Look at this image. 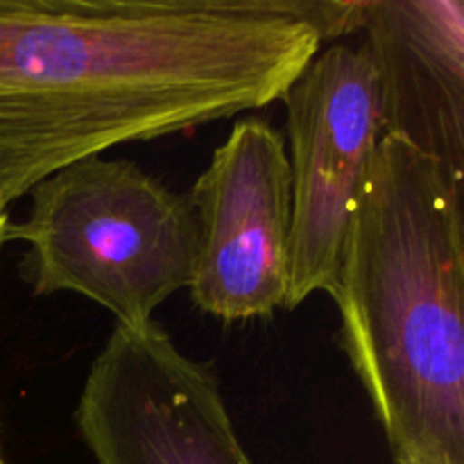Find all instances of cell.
<instances>
[{
	"label": "cell",
	"mask_w": 464,
	"mask_h": 464,
	"mask_svg": "<svg viewBox=\"0 0 464 464\" xmlns=\"http://www.w3.org/2000/svg\"><path fill=\"white\" fill-rule=\"evenodd\" d=\"M361 16L358 0H0V216L82 159L281 100Z\"/></svg>",
	"instance_id": "6da1fadb"
},
{
	"label": "cell",
	"mask_w": 464,
	"mask_h": 464,
	"mask_svg": "<svg viewBox=\"0 0 464 464\" xmlns=\"http://www.w3.org/2000/svg\"><path fill=\"white\" fill-rule=\"evenodd\" d=\"M331 297L394 462L464 464V181L383 136Z\"/></svg>",
	"instance_id": "7a4b0ae2"
},
{
	"label": "cell",
	"mask_w": 464,
	"mask_h": 464,
	"mask_svg": "<svg viewBox=\"0 0 464 464\" xmlns=\"http://www.w3.org/2000/svg\"><path fill=\"white\" fill-rule=\"evenodd\" d=\"M7 240L27 245L21 272L34 295H82L116 324L143 326L188 288L198 229L188 198L130 159L91 157L30 190Z\"/></svg>",
	"instance_id": "3957f363"
},
{
	"label": "cell",
	"mask_w": 464,
	"mask_h": 464,
	"mask_svg": "<svg viewBox=\"0 0 464 464\" xmlns=\"http://www.w3.org/2000/svg\"><path fill=\"white\" fill-rule=\"evenodd\" d=\"M293 177L284 308L334 293L349 225L383 139L374 68L362 44L320 50L281 95Z\"/></svg>",
	"instance_id": "277c9868"
},
{
	"label": "cell",
	"mask_w": 464,
	"mask_h": 464,
	"mask_svg": "<svg viewBox=\"0 0 464 464\" xmlns=\"http://www.w3.org/2000/svg\"><path fill=\"white\" fill-rule=\"evenodd\" d=\"M75 424L95 464H252L216 376L157 322L113 326Z\"/></svg>",
	"instance_id": "5b68a950"
},
{
	"label": "cell",
	"mask_w": 464,
	"mask_h": 464,
	"mask_svg": "<svg viewBox=\"0 0 464 464\" xmlns=\"http://www.w3.org/2000/svg\"><path fill=\"white\" fill-rule=\"evenodd\" d=\"M195 266L188 293L227 322L284 308L290 281L293 177L284 136L261 116L238 121L198 177Z\"/></svg>",
	"instance_id": "8992f818"
},
{
	"label": "cell",
	"mask_w": 464,
	"mask_h": 464,
	"mask_svg": "<svg viewBox=\"0 0 464 464\" xmlns=\"http://www.w3.org/2000/svg\"><path fill=\"white\" fill-rule=\"evenodd\" d=\"M358 34L374 68L383 136L464 181L462 0H370Z\"/></svg>",
	"instance_id": "52a82bcc"
},
{
	"label": "cell",
	"mask_w": 464,
	"mask_h": 464,
	"mask_svg": "<svg viewBox=\"0 0 464 464\" xmlns=\"http://www.w3.org/2000/svg\"><path fill=\"white\" fill-rule=\"evenodd\" d=\"M9 216H0V249H3V245L7 243V231H9Z\"/></svg>",
	"instance_id": "ba28073f"
},
{
	"label": "cell",
	"mask_w": 464,
	"mask_h": 464,
	"mask_svg": "<svg viewBox=\"0 0 464 464\" xmlns=\"http://www.w3.org/2000/svg\"><path fill=\"white\" fill-rule=\"evenodd\" d=\"M0 464H7V462H5V460H3V458H0Z\"/></svg>",
	"instance_id": "9c48e42d"
},
{
	"label": "cell",
	"mask_w": 464,
	"mask_h": 464,
	"mask_svg": "<svg viewBox=\"0 0 464 464\" xmlns=\"http://www.w3.org/2000/svg\"><path fill=\"white\" fill-rule=\"evenodd\" d=\"M401 464H412V462H401Z\"/></svg>",
	"instance_id": "30bf717a"
}]
</instances>
